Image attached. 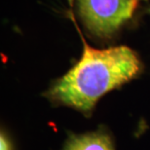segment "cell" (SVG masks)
<instances>
[{
  "instance_id": "3957f363",
  "label": "cell",
  "mask_w": 150,
  "mask_h": 150,
  "mask_svg": "<svg viewBox=\"0 0 150 150\" xmlns=\"http://www.w3.org/2000/svg\"><path fill=\"white\" fill-rule=\"evenodd\" d=\"M64 150H115L111 136L103 128L91 133L71 134Z\"/></svg>"
},
{
  "instance_id": "7a4b0ae2",
  "label": "cell",
  "mask_w": 150,
  "mask_h": 150,
  "mask_svg": "<svg viewBox=\"0 0 150 150\" xmlns=\"http://www.w3.org/2000/svg\"><path fill=\"white\" fill-rule=\"evenodd\" d=\"M84 25L92 34L109 38L131 19L139 0H77Z\"/></svg>"
},
{
  "instance_id": "277c9868",
  "label": "cell",
  "mask_w": 150,
  "mask_h": 150,
  "mask_svg": "<svg viewBox=\"0 0 150 150\" xmlns=\"http://www.w3.org/2000/svg\"><path fill=\"white\" fill-rule=\"evenodd\" d=\"M0 150H13L11 142L3 133L1 134V139H0Z\"/></svg>"
},
{
  "instance_id": "5b68a950",
  "label": "cell",
  "mask_w": 150,
  "mask_h": 150,
  "mask_svg": "<svg viewBox=\"0 0 150 150\" xmlns=\"http://www.w3.org/2000/svg\"><path fill=\"white\" fill-rule=\"evenodd\" d=\"M148 12H149V13H150V7H149V10H148Z\"/></svg>"
},
{
  "instance_id": "6da1fadb",
  "label": "cell",
  "mask_w": 150,
  "mask_h": 150,
  "mask_svg": "<svg viewBox=\"0 0 150 150\" xmlns=\"http://www.w3.org/2000/svg\"><path fill=\"white\" fill-rule=\"evenodd\" d=\"M82 39L81 59L45 96L56 105L71 107L89 117L103 95L137 77L143 67L137 54L127 46L98 50Z\"/></svg>"
}]
</instances>
